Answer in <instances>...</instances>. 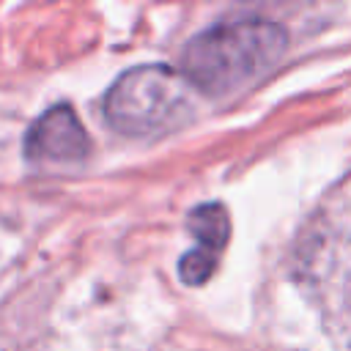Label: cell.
I'll use <instances>...</instances> for the list:
<instances>
[{
  "instance_id": "obj_1",
  "label": "cell",
  "mask_w": 351,
  "mask_h": 351,
  "mask_svg": "<svg viewBox=\"0 0 351 351\" xmlns=\"http://www.w3.org/2000/svg\"><path fill=\"white\" fill-rule=\"evenodd\" d=\"M285 47L288 33L271 19L244 16L219 22L189 38L181 55V74L206 96H228L269 71Z\"/></svg>"
},
{
  "instance_id": "obj_2",
  "label": "cell",
  "mask_w": 351,
  "mask_h": 351,
  "mask_svg": "<svg viewBox=\"0 0 351 351\" xmlns=\"http://www.w3.org/2000/svg\"><path fill=\"white\" fill-rule=\"evenodd\" d=\"M189 88L186 77L170 66H134L110 85L104 118L129 137L170 132L192 115Z\"/></svg>"
},
{
  "instance_id": "obj_3",
  "label": "cell",
  "mask_w": 351,
  "mask_h": 351,
  "mask_svg": "<svg viewBox=\"0 0 351 351\" xmlns=\"http://www.w3.org/2000/svg\"><path fill=\"white\" fill-rule=\"evenodd\" d=\"M90 151V137L69 104L49 107L25 134V154L38 162H80Z\"/></svg>"
},
{
  "instance_id": "obj_4",
  "label": "cell",
  "mask_w": 351,
  "mask_h": 351,
  "mask_svg": "<svg viewBox=\"0 0 351 351\" xmlns=\"http://www.w3.org/2000/svg\"><path fill=\"white\" fill-rule=\"evenodd\" d=\"M186 230L200 241V250L206 252H222L230 236V219L225 206L219 203H203L189 211L186 217Z\"/></svg>"
},
{
  "instance_id": "obj_5",
  "label": "cell",
  "mask_w": 351,
  "mask_h": 351,
  "mask_svg": "<svg viewBox=\"0 0 351 351\" xmlns=\"http://www.w3.org/2000/svg\"><path fill=\"white\" fill-rule=\"evenodd\" d=\"M214 266H217V255L214 252L192 250V252L181 255V261H178V277L186 285H203L214 274Z\"/></svg>"
}]
</instances>
